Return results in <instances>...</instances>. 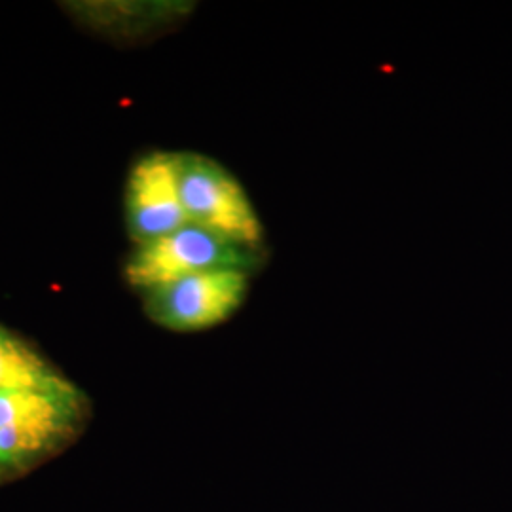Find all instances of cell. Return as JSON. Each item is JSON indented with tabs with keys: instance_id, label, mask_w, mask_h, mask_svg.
Segmentation results:
<instances>
[{
	"instance_id": "3",
	"label": "cell",
	"mask_w": 512,
	"mask_h": 512,
	"mask_svg": "<svg viewBox=\"0 0 512 512\" xmlns=\"http://www.w3.org/2000/svg\"><path fill=\"white\" fill-rule=\"evenodd\" d=\"M251 274L213 270L190 275L145 293L150 321L173 332H200L228 321L243 306Z\"/></svg>"
},
{
	"instance_id": "4",
	"label": "cell",
	"mask_w": 512,
	"mask_h": 512,
	"mask_svg": "<svg viewBox=\"0 0 512 512\" xmlns=\"http://www.w3.org/2000/svg\"><path fill=\"white\" fill-rule=\"evenodd\" d=\"M126 220L135 245L164 238L188 224L179 181V152L156 150L133 165L126 192Z\"/></svg>"
},
{
	"instance_id": "5",
	"label": "cell",
	"mask_w": 512,
	"mask_h": 512,
	"mask_svg": "<svg viewBox=\"0 0 512 512\" xmlns=\"http://www.w3.org/2000/svg\"><path fill=\"white\" fill-rule=\"evenodd\" d=\"M80 418V399L0 429V476L25 469L44 458L69 435Z\"/></svg>"
},
{
	"instance_id": "1",
	"label": "cell",
	"mask_w": 512,
	"mask_h": 512,
	"mask_svg": "<svg viewBox=\"0 0 512 512\" xmlns=\"http://www.w3.org/2000/svg\"><path fill=\"white\" fill-rule=\"evenodd\" d=\"M264 264V249L220 238L200 226L186 224L164 238L137 245L126 262L129 285L147 293L190 275L213 270L253 274Z\"/></svg>"
},
{
	"instance_id": "6",
	"label": "cell",
	"mask_w": 512,
	"mask_h": 512,
	"mask_svg": "<svg viewBox=\"0 0 512 512\" xmlns=\"http://www.w3.org/2000/svg\"><path fill=\"white\" fill-rule=\"evenodd\" d=\"M71 387L74 385L48 365L29 344L8 330L0 329V391H63Z\"/></svg>"
},
{
	"instance_id": "2",
	"label": "cell",
	"mask_w": 512,
	"mask_h": 512,
	"mask_svg": "<svg viewBox=\"0 0 512 512\" xmlns=\"http://www.w3.org/2000/svg\"><path fill=\"white\" fill-rule=\"evenodd\" d=\"M179 181L188 224L239 245L264 249V226L238 179L203 154L179 152Z\"/></svg>"
}]
</instances>
